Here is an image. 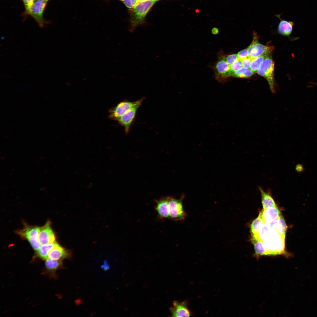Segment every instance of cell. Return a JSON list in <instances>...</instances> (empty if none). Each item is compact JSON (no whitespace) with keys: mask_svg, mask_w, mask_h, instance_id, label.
I'll return each mask as SVG.
<instances>
[{"mask_svg":"<svg viewBox=\"0 0 317 317\" xmlns=\"http://www.w3.org/2000/svg\"><path fill=\"white\" fill-rule=\"evenodd\" d=\"M41 227L24 224L21 229L17 230L16 233L23 239L28 240L34 250L37 251L40 246L38 235Z\"/></svg>","mask_w":317,"mask_h":317,"instance_id":"obj_3","label":"cell"},{"mask_svg":"<svg viewBox=\"0 0 317 317\" xmlns=\"http://www.w3.org/2000/svg\"><path fill=\"white\" fill-rule=\"evenodd\" d=\"M261 194L262 203L264 210L272 207L276 206L275 203L269 192H265L261 187H259Z\"/></svg>","mask_w":317,"mask_h":317,"instance_id":"obj_19","label":"cell"},{"mask_svg":"<svg viewBox=\"0 0 317 317\" xmlns=\"http://www.w3.org/2000/svg\"><path fill=\"white\" fill-rule=\"evenodd\" d=\"M221 58L224 59L229 65L233 63L239 59L237 54H235L223 56Z\"/></svg>","mask_w":317,"mask_h":317,"instance_id":"obj_27","label":"cell"},{"mask_svg":"<svg viewBox=\"0 0 317 317\" xmlns=\"http://www.w3.org/2000/svg\"><path fill=\"white\" fill-rule=\"evenodd\" d=\"M271 228L267 224L264 223L262 225L259 230L258 236L259 238L263 241L268 235Z\"/></svg>","mask_w":317,"mask_h":317,"instance_id":"obj_25","label":"cell"},{"mask_svg":"<svg viewBox=\"0 0 317 317\" xmlns=\"http://www.w3.org/2000/svg\"><path fill=\"white\" fill-rule=\"evenodd\" d=\"M158 0H156V1H158Z\"/></svg>","mask_w":317,"mask_h":317,"instance_id":"obj_36","label":"cell"},{"mask_svg":"<svg viewBox=\"0 0 317 317\" xmlns=\"http://www.w3.org/2000/svg\"><path fill=\"white\" fill-rule=\"evenodd\" d=\"M170 311L172 317H190L191 315L187 303L186 301L180 302L174 301Z\"/></svg>","mask_w":317,"mask_h":317,"instance_id":"obj_11","label":"cell"},{"mask_svg":"<svg viewBox=\"0 0 317 317\" xmlns=\"http://www.w3.org/2000/svg\"><path fill=\"white\" fill-rule=\"evenodd\" d=\"M262 218L264 223L268 224L275 220L281 215L277 206L269 207L262 211Z\"/></svg>","mask_w":317,"mask_h":317,"instance_id":"obj_15","label":"cell"},{"mask_svg":"<svg viewBox=\"0 0 317 317\" xmlns=\"http://www.w3.org/2000/svg\"><path fill=\"white\" fill-rule=\"evenodd\" d=\"M285 238L273 228H271L267 237L263 240L266 248L268 256L284 255L289 256L285 251Z\"/></svg>","mask_w":317,"mask_h":317,"instance_id":"obj_1","label":"cell"},{"mask_svg":"<svg viewBox=\"0 0 317 317\" xmlns=\"http://www.w3.org/2000/svg\"><path fill=\"white\" fill-rule=\"evenodd\" d=\"M219 32L218 29L216 28H214L212 29V33L214 34H217Z\"/></svg>","mask_w":317,"mask_h":317,"instance_id":"obj_33","label":"cell"},{"mask_svg":"<svg viewBox=\"0 0 317 317\" xmlns=\"http://www.w3.org/2000/svg\"><path fill=\"white\" fill-rule=\"evenodd\" d=\"M26 13L29 14L35 1V0H22Z\"/></svg>","mask_w":317,"mask_h":317,"instance_id":"obj_28","label":"cell"},{"mask_svg":"<svg viewBox=\"0 0 317 317\" xmlns=\"http://www.w3.org/2000/svg\"><path fill=\"white\" fill-rule=\"evenodd\" d=\"M51 223L50 221H48L40 228L38 240L41 245L54 243L56 242L55 235L51 227Z\"/></svg>","mask_w":317,"mask_h":317,"instance_id":"obj_10","label":"cell"},{"mask_svg":"<svg viewBox=\"0 0 317 317\" xmlns=\"http://www.w3.org/2000/svg\"><path fill=\"white\" fill-rule=\"evenodd\" d=\"M45 266L49 271L54 272L60 268L62 265L61 261L47 259L45 262Z\"/></svg>","mask_w":317,"mask_h":317,"instance_id":"obj_22","label":"cell"},{"mask_svg":"<svg viewBox=\"0 0 317 317\" xmlns=\"http://www.w3.org/2000/svg\"><path fill=\"white\" fill-rule=\"evenodd\" d=\"M312 83L313 84V85H317V83L312 82Z\"/></svg>","mask_w":317,"mask_h":317,"instance_id":"obj_35","label":"cell"},{"mask_svg":"<svg viewBox=\"0 0 317 317\" xmlns=\"http://www.w3.org/2000/svg\"><path fill=\"white\" fill-rule=\"evenodd\" d=\"M237 55L238 59L241 60L248 57L247 49L241 50L237 53Z\"/></svg>","mask_w":317,"mask_h":317,"instance_id":"obj_30","label":"cell"},{"mask_svg":"<svg viewBox=\"0 0 317 317\" xmlns=\"http://www.w3.org/2000/svg\"><path fill=\"white\" fill-rule=\"evenodd\" d=\"M268 55H264L252 59L250 69L254 72H257L265 58Z\"/></svg>","mask_w":317,"mask_h":317,"instance_id":"obj_23","label":"cell"},{"mask_svg":"<svg viewBox=\"0 0 317 317\" xmlns=\"http://www.w3.org/2000/svg\"><path fill=\"white\" fill-rule=\"evenodd\" d=\"M56 242L41 245L36 251L37 256L43 259H47L49 252L54 247Z\"/></svg>","mask_w":317,"mask_h":317,"instance_id":"obj_20","label":"cell"},{"mask_svg":"<svg viewBox=\"0 0 317 317\" xmlns=\"http://www.w3.org/2000/svg\"><path fill=\"white\" fill-rule=\"evenodd\" d=\"M70 256V252L56 242L54 247L49 252L48 258L62 261L64 259Z\"/></svg>","mask_w":317,"mask_h":317,"instance_id":"obj_13","label":"cell"},{"mask_svg":"<svg viewBox=\"0 0 317 317\" xmlns=\"http://www.w3.org/2000/svg\"><path fill=\"white\" fill-rule=\"evenodd\" d=\"M247 49L248 57L252 59L262 55L270 54L274 50V47L261 44L258 42L257 37L255 35L252 43Z\"/></svg>","mask_w":317,"mask_h":317,"instance_id":"obj_6","label":"cell"},{"mask_svg":"<svg viewBox=\"0 0 317 317\" xmlns=\"http://www.w3.org/2000/svg\"><path fill=\"white\" fill-rule=\"evenodd\" d=\"M142 102L137 104L128 110L117 120L119 124L124 127L125 131L127 133L129 131L131 124L135 118L138 108Z\"/></svg>","mask_w":317,"mask_h":317,"instance_id":"obj_9","label":"cell"},{"mask_svg":"<svg viewBox=\"0 0 317 317\" xmlns=\"http://www.w3.org/2000/svg\"><path fill=\"white\" fill-rule=\"evenodd\" d=\"M156 1V0H147L140 2L130 9V31H133L138 26L144 24L147 14Z\"/></svg>","mask_w":317,"mask_h":317,"instance_id":"obj_2","label":"cell"},{"mask_svg":"<svg viewBox=\"0 0 317 317\" xmlns=\"http://www.w3.org/2000/svg\"><path fill=\"white\" fill-rule=\"evenodd\" d=\"M295 170L298 173H302L305 171L303 165L300 163L296 165Z\"/></svg>","mask_w":317,"mask_h":317,"instance_id":"obj_32","label":"cell"},{"mask_svg":"<svg viewBox=\"0 0 317 317\" xmlns=\"http://www.w3.org/2000/svg\"><path fill=\"white\" fill-rule=\"evenodd\" d=\"M264 223L262 216V211L258 217L252 222L250 226L251 234L258 236V233L260 227Z\"/></svg>","mask_w":317,"mask_h":317,"instance_id":"obj_21","label":"cell"},{"mask_svg":"<svg viewBox=\"0 0 317 317\" xmlns=\"http://www.w3.org/2000/svg\"><path fill=\"white\" fill-rule=\"evenodd\" d=\"M274 63L270 54L266 56L257 72L267 81L271 90L275 92L274 78Z\"/></svg>","mask_w":317,"mask_h":317,"instance_id":"obj_4","label":"cell"},{"mask_svg":"<svg viewBox=\"0 0 317 317\" xmlns=\"http://www.w3.org/2000/svg\"><path fill=\"white\" fill-rule=\"evenodd\" d=\"M123 3L127 7L131 9L138 3L137 0H118Z\"/></svg>","mask_w":317,"mask_h":317,"instance_id":"obj_29","label":"cell"},{"mask_svg":"<svg viewBox=\"0 0 317 317\" xmlns=\"http://www.w3.org/2000/svg\"><path fill=\"white\" fill-rule=\"evenodd\" d=\"M215 68L216 77L219 80L230 77V65L222 58L219 59Z\"/></svg>","mask_w":317,"mask_h":317,"instance_id":"obj_14","label":"cell"},{"mask_svg":"<svg viewBox=\"0 0 317 317\" xmlns=\"http://www.w3.org/2000/svg\"><path fill=\"white\" fill-rule=\"evenodd\" d=\"M276 16L280 20L278 27V32L282 35L289 36L292 32L294 23L291 21L281 19L279 15Z\"/></svg>","mask_w":317,"mask_h":317,"instance_id":"obj_18","label":"cell"},{"mask_svg":"<svg viewBox=\"0 0 317 317\" xmlns=\"http://www.w3.org/2000/svg\"><path fill=\"white\" fill-rule=\"evenodd\" d=\"M252 59L248 57L242 60V67L249 68Z\"/></svg>","mask_w":317,"mask_h":317,"instance_id":"obj_31","label":"cell"},{"mask_svg":"<svg viewBox=\"0 0 317 317\" xmlns=\"http://www.w3.org/2000/svg\"><path fill=\"white\" fill-rule=\"evenodd\" d=\"M35 0L36 1V0Z\"/></svg>","mask_w":317,"mask_h":317,"instance_id":"obj_37","label":"cell"},{"mask_svg":"<svg viewBox=\"0 0 317 317\" xmlns=\"http://www.w3.org/2000/svg\"><path fill=\"white\" fill-rule=\"evenodd\" d=\"M184 197L179 199L168 196V205L170 219L174 221H182L184 220L186 214L184 211L182 203Z\"/></svg>","mask_w":317,"mask_h":317,"instance_id":"obj_5","label":"cell"},{"mask_svg":"<svg viewBox=\"0 0 317 317\" xmlns=\"http://www.w3.org/2000/svg\"><path fill=\"white\" fill-rule=\"evenodd\" d=\"M230 65V76L234 72L242 67V60L239 59Z\"/></svg>","mask_w":317,"mask_h":317,"instance_id":"obj_26","label":"cell"},{"mask_svg":"<svg viewBox=\"0 0 317 317\" xmlns=\"http://www.w3.org/2000/svg\"><path fill=\"white\" fill-rule=\"evenodd\" d=\"M251 241L253 244L257 256H268L267 252L263 241L258 236L251 234Z\"/></svg>","mask_w":317,"mask_h":317,"instance_id":"obj_16","label":"cell"},{"mask_svg":"<svg viewBox=\"0 0 317 317\" xmlns=\"http://www.w3.org/2000/svg\"><path fill=\"white\" fill-rule=\"evenodd\" d=\"M48 1H35L28 15L31 16L36 21L39 26L43 27L45 23L43 18V13Z\"/></svg>","mask_w":317,"mask_h":317,"instance_id":"obj_8","label":"cell"},{"mask_svg":"<svg viewBox=\"0 0 317 317\" xmlns=\"http://www.w3.org/2000/svg\"><path fill=\"white\" fill-rule=\"evenodd\" d=\"M144 99L143 97L135 102L124 101L120 102L109 110V118L113 120H117L128 110L138 103L142 102Z\"/></svg>","mask_w":317,"mask_h":317,"instance_id":"obj_7","label":"cell"},{"mask_svg":"<svg viewBox=\"0 0 317 317\" xmlns=\"http://www.w3.org/2000/svg\"><path fill=\"white\" fill-rule=\"evenodd\" d=\"M155 209L160 219H170L168 205V197H163L155 200Z\"/></svg>","mask_w":317,"mask_h":317,"instance_id":"obj_12","label":"cell"},{"mask_svg":"<svg viewBox=\"0 0 317 317\" xmlns=\"http://www.w3.org/2000/svg\"><path fill=\"white\" fill-rule=\"evenodd\" d=\"M146 0H137L138 3L139 2H142V1H146Z\"/></svg>","mask_w":317,"mask_h":317,"instance_id":"obj_34","label":"cell"},{"mask_svg":"<svg viewBox=\"0 0 317 317\" xmlns=\"http://www.w3.org/2000/svg\"><path fill=\"white\" fill-rule=\"evenodd\" d=\"M267 224L270 228L275 229L279 234L285 237L287 226L282 215L275 220Z\"/></svg>","mask_w":317,"mask_h":317,"instance_id":"obj_17","label":"cell"},{"mask_svg":"<svg viewBox=\"0 0 317 317\" xmlns=\"http://www.w3.org/2000/svg\"><path fill=\"white\" fill-rule=\"evenodd\" d=\"M254 73L250 69L242 67L234 72L231 76L239 78H248L251 76Z\"/></svg>","mask_w":317,"mask_h":317,"instance_id":"obj_24","label":"cell"}]
</instances>
